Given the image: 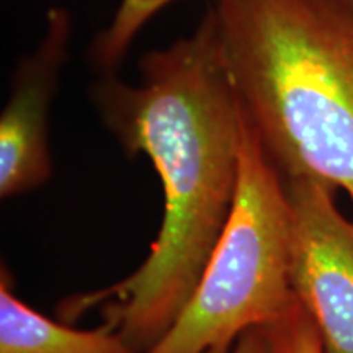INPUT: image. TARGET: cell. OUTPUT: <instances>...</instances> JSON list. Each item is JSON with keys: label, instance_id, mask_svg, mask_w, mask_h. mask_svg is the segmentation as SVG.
Here are the masks:
<instances>
[{"label": "cell", "instance_id": "cell-6", "mask_svg": "<svg viewBox=\"0 0 353 353\" xmlns=\"http://www.w3.org/2000/svg\"><path fill=\"white\" fill-rule=\"evenodd\" d=\"M0 353H136L103 324L81 330L51 321L13 293L10 273L0 276Z\"/></svg>", "mask_w": 353, "mask_h": 353}, {"label": "cell", "instance_id": "cell-5", "mask_svg": "<svg viewBox=\"0 0 353 353\" xmlns=\"http://www.w3.org/2000/svg\"><path fill=\"white\" fill-rule=\"evenodd\" d=\"M72 19L65 8L46 15L41 41L17 65L0 114V196L32 192L51 179L50 108L69 56Z\"/></svg>", "mask_w": 353, "mask_h": 353}, {"label": "cell", "instance_id": "cell-4", "mask_svg": "<svg viewBox=\"0 0 353 353\" xmlns=\"http://www.w3.org/2000/svg\"><path fill=\"white\" fill-rule=\"evenodd\" d=\"M285 187L293 296L314 325L322 352L353 353V221L337 208L327 185L288 179Z\"/></svg>", "mask_w": 353, "mask_h": 353}, {"label": "cell", "instance_id": "cell-1", "mask_svg": "<svg viewBox=\"0 0 353 353\" xmlns=\"http://www.w3.org/2000/svg\"><path fill=\"white\" fill-rule=\"evenodd\" d=\"M95 95L121 148L152 162L164 188V218L138 270L63 303V316L72 321L100 306L105 324L145 353L192 296L239 183L242 108L213 10L190 37L148 52L138 85L107 77Z\"/></svg>", "mask_w": 353, "mask_h": 353}, {"label": "cell", "instance_id": "cell-3", "mask_svg": "<svg viewBox=\"0 0 353 353\" xmlns=\"http://www.w3.org/2000/svg\"><path fill=\"white\" fill-rule=\"evenodd\" d=\"M294 304L285 180L242 112L232 211L192 296L145 353H231L242 334L276 324Z\"/></svg>", "mask_w": 353, "mask_h": 353}, {"label": "cell", "instance_id": "cell-7", "mask_svg": "<svg viewBox=\"0 0 353 353\" xmlns=\"http://www.w3.org/2000/svg\"><path fill=\"white\" fill-rule=\"evenodd\" d=\"M170 2L174 0H121L110 25L92 44L90 56L97 68L105 72L117 69L143 26Z\"/></svg>", "mask_w": 353, "mask_h": 353}, {"label": "cell", "instance_id": "cell-9", "mask_svg": "<svg viewBox=\"0 0 353 353\" xmlns=\"http://www.w3.org/2000/svg\"><path fill=\"white\" fill-rule=\"evenodd\" d=\"M231 353H275L268 327H255L242 334Z\"/></svg>", "mask_w": 353, "mask_h": 353}, {"label": "cell", "instance_id": "cell-2", "mask_svg": "<svg viewBox=\"0 0 353 353\" xmlns=\"http://www.w3.org/2000/svg\"><path fill=\"white\" fill-rule=\"evenodd\" d=\"M224 64L285 180L353 200V0H214Z\"/></svg>", "mask_w": 353, "mask_h": 353}, {"label": "cell", "instance_id": "cell-8", "mask_svg": "<svg viewBox=\"0 0 353 353\" xmlns=\"http://www.w3.org/2000/svg\"><path fill=\"white\" fill-rule=\"evenodd\" d=\"M268 329L275 353H324L314 325L298 301L283 319Z\"/></svg>", "mask_w": 353, "mask_h": 353}]
</instances>
